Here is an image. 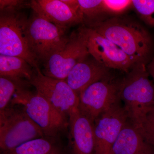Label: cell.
<instances>
[{"mask_svg":"<svg viewBox=\"0 0 154 154\" xmlns=\"http://www.w3.org/2000/svg\"><path fill=\"white\" fill-rule=\"evenodd\" d=\"M88 27L117 45L136 63L147 65L150 61L153 50L152 38L145 28L136 21L118 16Z\"/></svg>","mask_w":154,"mask_h":154,"instance_id":"1","label":"cell"},{"mask_svg":"<svg viewBox=\"0 0 154 154\" xmlns=\"http://www.w3.org/2000/svg\"><path fill=\"white\" fill-rule=\"evenodd\" d=\"M146 66L136 64L119 82V98L130 121L138 128L154 107V84Z\"/></svg>","mask_w":154,"mask_h":154,"instance_id":"2","label":"cell"},{"mask_svg":"<svg viewBox=\"0 0 154 154\" xmlns=\"http://www.w3.org/2000/svg\"><path fill=\"white\" fill-rule=\"evenodd\" d=\"M28 20L19 9H6L0 14V54L24 59L34 68L38 62L27 37Z\"/></svg>","mask_w":154,"mask_h":154,"instance_id":"3","label":"cell"},{"mask_svg":"<svg viewBox=\"0 0 154 154\" xmlns=\"http://www.w3.org/2000/svg\"><path fill=\"white\" fill-rule=\"evenodd\" d=\"M11 102L13 105L22 106L46 136H56L66 125V116L56 109L38 92L32 93L23 87H20L14 94Z\"/></svg>","mask_w":154,"mask_h":154,"instance_id":"4","label":"cell"},{"mask_svg":"<svg viewBox=\"0 0 154 154\" xmlns=\"http://www.w3.org/2000/svg\"><path fill=\"white\" fill-rule=\"evenodd\" d=\"M68 28L51 23L36 14L29 19L27 37L31 51L38 63H44L66 44Z\"/></svg>","mask_w":154,"mask_h":154,"instance_id":"5","label":"cell"},{"mask_svg":"<svg viewBox=\"0 0 154 154\" xmlns=\"http://www.w3.org/2000/svg\"><path fill=\"white\" fill-rule=\"evenodd\" d=\"M44 134L25 110L8 107L0 111V147L6 152Z\"/></svg>","mask_w":154,"mask_h":154,"instance_id":"6","label":"cell"},{"mask_svg":"<svg viewBox=\"0 0 154 154\" xmlns=\"http://www.w3.org/2000/svg\"><path fill=\"white\" fill-rule=\"evenodd\" d=\"M90 55L85 26L73 31L66 44L54 54L43 64L45 75L65 80L73 68Z\"/></svg>","mask_w":154,"mask_h":154,"instance_id":"7","label":"cell"},{"mask_svg":"<svg viewBox=\"0 0 154 154\" xmlns=\"http://www.w3.org/2000/svg\"><path fill=\"white\" fill-rule=\"evenodd\" d=\"M110 77L92 84L80 93V112L94 123L112 105L121 101L119 82L110 81Z\"/></svg>","mask_w":154,"mask_h":154,"instance_id":"8","label":"cell"},{"mask_svg":"<svg viewBox=\"0 0 154 154\" xmlns=\"http://www.w3.org/2000/svg\"><path fill=\"white\" fill-rule=\"evenodd\" d=\"M29 83L35 87L36 92L45 97L64 115L69 116L79 108V96L65 80L45 75L39 67H37Z\"/></svg>","mask_w":154,"mask_h":154,"instance_id":"9","label":"cell"},{"mask_svg":"<svg viewBox=\"0 0 154 154\" xmlns=\"http://www.w3.org/2000/svg\"><path fill=\"white\" fill-rule=\"evenodd\" d=\"M89 54L106 67L128 72L136 64L112 42L93 28L85 26Z\"/></svg>","mask_w":154,"mask_h":154,"instance_id":"10","label":"cell"},{"mask_svg":"<svg viewBox=\"0 0 154 154\" xmlns=\"http://www.w3.org/2000/svg\"><path fill=\"white\" fill-rule=\"evenodd\" d=\"M121 101L101 114L94 123L97 154H110L111 149L125 125L128 115Z\"/></svg>","mask_w":154,"mask_h":154,"instance_id":"11","label":"cell"},{"mask_svg":"<svg viewBox=\"0 0 154 154\" xmlns=\"http://www.w3.org/2000/svg\"><path fill=\"white\" fill-rule=\"evenodd\" d=\"M29 5L36 15L60 26L69 28L84 22L81 11L72 8L62 0H35Z\"/></svg>","mask_w":154,"mask_h":154,"instance_id":"12","label":"cell"},{"mask_svg":"<svg viewBox=\"0 0 154 154\" xmlns=\"http://www.w3.org/2000/svg\"><path fill=\"white\" fill-rule=\"evenodd\" d=\"M110 70L89 55L73 68L65 81L79 95L92 84L109 78Z\"/></svg>","mask_w":154,"mask_h":154,"instance_id":"13","label":"cell"},{"mask_svg":"<svg viewBox=\"0 0 154 154\" xmlns=\"http://www.w3.org/2000/svg\"><path fill=\"white\" fill-rule=\"evenodd\" d=\"M69 116L73 154H97L94 123L79 108Z\"/></svg>","mask_w":154,"mask_h":154,"instance_id":"14","label":"cell"},{"mask_svg":"<svg viewBox=\"0 0 154 154\" xmlns=\"http://www.w3.org/2000/svg\"><path fill=\"white\" fill-rule=\"evenodd\" d=\"M110 154H154L138 128L128 119L113 144Z\"/></svg>","mask_w":154,"mask_h":154,"instance_id":"15","label":"cell"},{"mask_svg":"<svg viewBox=\"0 0 154 154\" xmlns=\"http://www.w3.org/2000/svg\"><path fill=\"white\" fill-rule=\"evenodd\" d=\"M35 69L22 57L0 54V76L22 84L25 79L29 82Z\"/></svg>","mask_w":154,"mask_h":154,"instance_id":"16","label":"cell"},{"mask_svg":"<svg viewBox=\"0 0 154 154\" xmlns=\"http://www.w3.org/2000/svg\"><path fill=\"white\" fill-rule=\"evenodd\" d=\"M6 154H62L58 147L43 137L22 144Z\"/></svg>","mask_w":154,"mask_h":154,"instance_id":"17","label":"cell"},{"mask_svg":"<svg viewBox=\"0 0 154 154\" xmlns=\"http://www.w3.org/2000/svg\"><path fill=\"white\" fill-rule=\"evenodd\" d=\"M23 84L6 77L0 76V111L8 107L9 102L17 89Z\"/></svg>","mask_w":154,"mask_h":154,"instance_id":"18","label":"cell"},{"mask_svg":"<svg viewBox=\"0 0 154 154\" xmlns=\"http://www.w3.org/2000/svg\"><path fill=\"white\" fill-rule=\"evenodd\" d=\"M132 8L143 22L154 28V0H133Z\"/></svg>","mask_w":154,"mask_h":154,"instance_id":"19","label":"cell"},{"mask_svg":"<svg viewBox=\"0 0 154 154\" xmlns=\"http://www.w3.org/2000/svg\"><path fill=\"white\" fill-rule=\"evenodd\" d=\"M84 21L94 20L104 13L102 0H78Z\"/></svg>","mask_w":154,"mask_h":154,"instance_id":"20","label":"cell"},{"mask_svg":"<svg viewBox=\"0 0 154 154\" xmlns=\"http://www.w3.org/2000/svg\"><path fill=\"white\" fill-rule=\"evenodd\" d=\"M102 7L104 13L118 17L132 8V1L102 0Z\"/></svg>","mask_w":154,"mask_h":154,"instance_id":"21","label":"cell"},{"mask_svg":"<svg viewBox=\"0 0 154 154\" xmlns=\"http://www.w3.org/2000/svg\"><path fill=\"white\" fill-rule=\"evenodd\" d=\"M146 142L154 147V118L148 114L138 128Z\"/></svg>","mask_w":154,"mask_h":154,"instance_id":"22","label":"cell"},{"mask_svg":"<svg viewBox=\"0 0 154 154\" xmlns=\"http://www.w3.org/2000/svg\"><path fill=\"white\" fill-rule=\"evenodd\" d=\"M24 2L22 1L13 0H1L0 8L1 11L6 9H19L20 7L24 5Z\"/></svg>","mask_w":154,"mask_h":154,"instance_id":"23","label":"cell"},{"mask_svg":"<svg viewBox=\"0 0 154 154\" xmlns=\"http://www.w3.org/2000/svg\"><path fill=\"white\" fill-rule=\"evenodd\" d=\"M146 68L149 75H150L154 80V58L152 59L147 64Z\"/></svg>","mask_w":154,"mask_h":154,"instance_id":"24","label":"cell"},{"mask_svg":"<svg viewBox=\"0 0 154 154\" xmlns=\"http://www.w3.org/2000/svg\"><path fill=\"white\" fill-rule=\"evenodd\" d=\"M148 114L152 116H153L154 118V107L151 109V110H150Z\"/></svg>","mask_w":154,"mask_h":154,"instance_id":"25","label":"cell"}]
</instances>
